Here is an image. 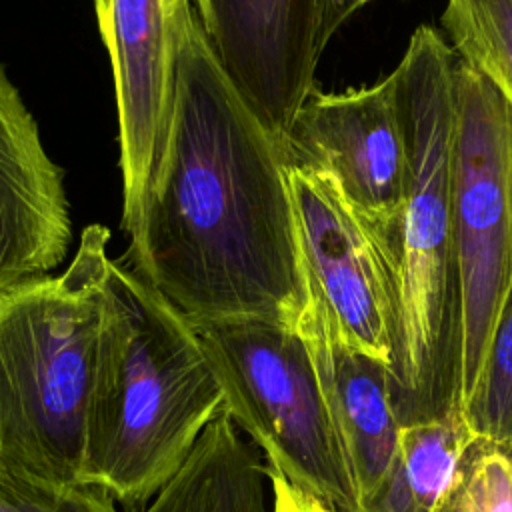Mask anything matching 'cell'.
<instances>
[{"label": "cell", "mask_w": 512, "mask_h": 512, "mask_svg": "<svg viewBox=\"0 0 512 512\" xmlns=\"http://www.w3.org/2000/svg\"><path fill=\"white\" fill-rule=\"evenodd\" d=\"M462 418L476 438L512 450V290Z\"/></svg>", "instance_id": "obj_16"}, {"label": "cell", "mask_w": 512, "mask_h": 512, "mask_svg": "<svg viewBox=\"0 0 512 512\" xmlns=\"http://www.w3.org/2000/svg\"><path fill=\"white\" fill-rule=\"evenodd\" d=\"M96 16L114 72L122 228L128 234L170 126L176 74L172 0H108Z\"/></svg>", "instance_id": "obj_10"}, {"label": "cell", "mask_w": 512, "mask_h": 512, "mask_svg": "<svg viewBox=\"0 0 512 512\" xmlns=\"http://www.w3.org/2000/svg\"><path fill=\"white\" fill-rule=\"evenodd\" d=\"M70 238L62 172L0 66V292L48 276L66 258Z\"/></svg>", "instance_id": "obj_11"}, {"label": "cell", "mask_w": 512, "mask_h": 512, "mask_svg": "<svg viewBox=\"0 0 512 512\" xmlns=\"http://www.w3.org/2000/svg\"><path fill=\"white\" fill-rule=\"evenodd\" d=\"M108 4V0H94V6H96V12H100L104 6Z\"/></svg>", "instance_id": "obj_21"}, {"label": "cell", "mask_w": 512, "mask_h": 512, "mask_svg": "<svg viewBox=\"0 0 512 512\" xmlns=\"http://www.w3.org/2000/svg\"><path fill=\"white\" fill-rule=\"evenodd\" d=\"M474 440L458 412L400 424L396 470L410 512H446Z\"/></svg>", "instance_id": "obj_14"}, {"label": "cell", "mask_w": 512, "mask_h": 512, "mask_svg": "<svg viewBox=\"0 0 512 512\" xmlns=\"http://www.w3.org/2000/svg\"><path fill=\"white\" fill-rule=\"evenodd\" d=\"M368 0H320L318 2V48L324 52L336 30Z\"/></svg>", "instance_id": "obj_20"}, {"label": "cell", "mask_w": 512, "mask_h": 512, "mask_svg": "<svg viewBox=\"0 0 512 512\" xmlns=\"http://www.w3.org/2000/svg\"><path fill=\"white\" fill-rule=\"evenodd\" d=\"M442 28L458 60L480 72L512 110V0H448Z\"/></svg>", "instance_id": "obj_15"}, {"label": "cell", "mask_w": 512, "mask_h": 512, "mask_svg": "<svg viewBox=\"0 0 512 512\" xmlns=\"http://www.w3.org/2000/svg\"><path fill=\"white\" fill-rule=\"evenodd\" d=\"M138 512H272L270 466L222 406L182 470Z\"/></svg>", "instance_id": "obj_13"}, {"label": "cell", "mask_w": 512, "mask_h": 512, "mask_svg": "<svg viewBox=\"0 0 512 512\" xmlns=\"http://www.w3.org/2000/svg\"><path fill=\"white\" fill-rule=\"evenodd\" d=\"M282 148L288 166L332 178L358 218L398 260L408 156L394 70L364 88H314L298 108Z\"/></svg>", "instance_id": "obj_8"}, {"label": "cell", "mask_w": 512, "mask_h": 512, "mask_svg": "<svg viewBox=\"0 0 512 512\" xmlns=\"http://www.w3.org/2000/svg\"><path fill=\"white\" fill-rule=\"evenodd\" d=\"M454 66L446 38L420 26L394 68L408 156L390 366L400 424L458 412Z\"/></svg>", "instance_id": "obj_3"}, {"label": "cell", "mask_w": 512, "mask_h": 512, "mask_svg": "<svg viewBox=\"0 0 512 512\" xmlns=\"http://www.w3.org/2000/svg\"><path fill=\"white\" fill-rule=\"evenodd\" d=\"M446 512H512V450L476 438Z\"/></svg>", "instance_id": "obj_17"}, {"label": "cell", "mask_w": 512, "mask_h": 512, "mask_svg": "<svg viewBox=\"0 0 512 512\" xmlns=\"http://www.w3.org/2000/svg\"><path fill=\"white\" fill-rule=\"evenodd\" d=\"M454 244L458 272V412L470 402L512 290V110L458 60Z\"/></svg>", "instance_id": "obj_6"}, {"label": "cell", "mask_w": 512, "mask_h": 512, "mask_svg": "<svg viewBox=\"0 0 512 512\" xmlns=\"http://www.w3.org/2000/svg\"><path fill=\"white\" fill-rule=\"evenodd\" d=\"M364 512H384V510H380V508H368V510H364Z\"/></svg>", "instance_id": "obj_22"}, {"label": "cell", "mask_w": 512, "mask_h": 512, "mask_svg": "<svg viewBox=\"0 0 512 512\" xmlns=\"http://www.w3.org/2000/svg\"><path fill=\"white\" fill-rule=\"evenodd\" d=\"M272 480V512H334L314 496L290 484L286 478L270 470Z\"/></svg>", "instance_id": "obj_19"}, {"label": "cell", "mask_w": 512, "mask_h": 512, "mask_svg": "<svg viewBox=\"0 0 512 512\" xmlns=\"http://www.w3.org/2000/svg\"><path fill=\"white\" fill-rule=\"evenodd\" d=\"M318 2L192 0L222 70L282 146L298 108L314 90L322 56Z\"/></svg>", "instance_id": "obj_9"}, {"label": "cell", "mask_w": 512, "mask_h": 512, "mask_svg": "<svg viewBox=\"0 0 512 512\" xmlns=\"http://www.w3.org/2000/svg\"><path fill=\"white\" fill-rule=\"evenodd\" d=\"M110 232L84 228L58 276L0 292V462L56 488L84 482Z\"/></svg>", "instance_id": "obj_4"}, {"label": "cell", "mask_w": 512, "mask_h": 512, "mask_svg": "<svg viewBox=\"0 0 512 512\" xmlns=\"http://www.w3.org/2000/svg\"><path fill=\"white\" fill-rule=\"evenodd\" d=\"M224 406L196 328L110 260L86 428L84 482L130 512L186 464Z\"/></svg>", "instance_id": "obj_2"}, {"label": "cell", "mask_w": 512, "mask_h": 512, "mask_svg": "<svg viewBox=\"0 0 512 512\" xmlns=\"http://www.w3.org/2000/svg\"><path fill=\"white\" fill-rule=\"evenodd\" d=\"M172 16L170 126L128 232L130 270L192 326H298L308 294L282 144L222 70L192 0H172Z\"/></svg>", "instance_id": "obj_1"}, {"label": "cell", "mask_w": 512, "mask_h": 512, "mask_svg": "<svg viewBox=\"0 0 512 512\" xmlns=\"http://www.w3.org/2000/svg\"><path fill=\"white\" fill-rule=\"evenodd\" d=\"M364 510L388 486L398 458V416L390 370L348 346L306 302L298 320Z\"/></svg>", "instance_id": "obj_12"}, {"label": "cell", "mask_w": 512, "mask_h": 512, "mask_svg": "<svg viewBox=\"0 0 512 512\" xmlns=\"http://www.w3.org/2000/svg\"><path fill=\"white\" fill-rule=\"evenodd\" d=\"M306 294L348 346L392 366L398 322L396 254L322 172L288 166Z\"/></svg>", "instance_id": "obj_7"}, {"label": "cell", "mask_w": 512, "mask_h": 512, "mask_svg": "<svg viewBox=\"0 0 512 512\" xmlns=\"http://www.w3.org/2000/svg\"><path fill=\"white\" fill-rule=\"evenodd\" d=\"M194 328L224 408L270 470L334 512H364L298 326L244 318Z\"/></svg>", "instance_id": "obj_5"}, {"label": "cell", "mask_w": 512, "mask_h": 512, "mask_svg": "<svg viewBox=\"0 0 512 512\" xmlns=\"http://www.w3.org/2000/svg\"><path fill=\"white\" fill-rule=\"evenodd\" d=\"M0 512H118L98 488H56L0 462Z\"/></svg>", "instance_id": "obj_18"}]
</instances>
